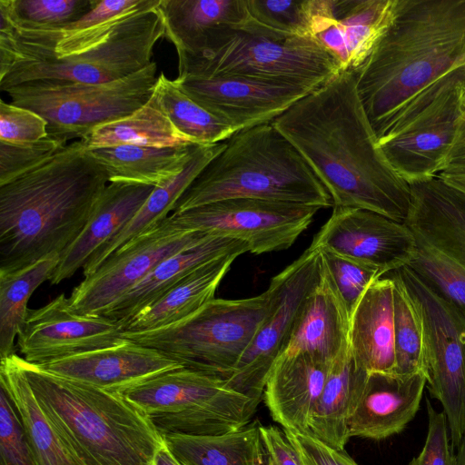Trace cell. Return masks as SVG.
Segmentation results:
<instances>
[{
  "label": "cell",
  "instance_id": "46",
  "mask_svg": "<svg viewBox=\"0 0 465 465\" xmlns=\"http://www.w3.org/2000/svg\"><path fill=\"white\" fill-rule=\"evenodd\" d=\"M428 432L424 446L409 465H455L449 425L443 411H436L426 399Z\"/></svg>",
  "mask_w": 465,
  "mask_h": 465
},
{
  "label": "cell",
  "instance_id": "22",
  "mask_svg": "<svg viewBox=\"0 0 465 465\" xmlns=\"http://www.w3.org/2000/svg\"><path fill=\"white\" fill-rule=\"evenodd\" d=\"M426 378L412 374L371 372L353 413L349 419V437L381 440L401 432L415 417Z\"/></svg>",
  "mask_w": 465,
  "mask_h": 465
},
{
  "label": "cell",
  "instance_id": "1",
  "mask_svg": "<svg viewBox=\"0 0 465 465\" xmlns=\"http://www.w3.org/2000/svg\"><path fill=\"white\" fill-rule=\"evenodd\" d=\"M272 123L308 163L333 207L369 210L404 223L410 185L378 145L354 71L340 72Z\"/></svg>",
  "mask_w": 465,
  "mask_h": 465
},
{
  "label": "cell",
  "instance_id": "6",
  "mask_svg": "<svg viewBox=\"0 0 465 465\" xmlns=\"http://www.w3.org/2000/svg\"><path fill=\"white\" fill-rule=\"evenodd\" d=\"M232 198L316 206L332 201L292 143L272 123L239 131L199 173L172 213Z\"/></svg>",
  "mask_w": 465,
  "mask_h": 465
},
{
  "label": "cell",
  "instance_id": "20",
  "mask_svg": "<svg viewBox=\"0 0 465 465\" xmlns=\"http://www.w3.org/2000/svg\"><path fill=\"white\" fill-rule=\"evenodd\" d=\"M404 224L415 241L465 269V193L434 176L409 183Z\"/></svg>",
  "mask_w": 465,
  "mask_h": 465
},
{
  "label": "cell",
  "instance_id": "8",
  "mask_svg": "<svg viewBox=\"0 0 465 465\" xmlns=\"http://www.w3.org/2000/svg\"><path fill=\"white\" fill-rule=\"evenodd\" d=\"M147 416L160 433L219 435L251 422L259 401L224 380L183 367L119 391Z\"/></svg>",
  "mask_w": 465,
  "mask_h": 465
},
{
  "label": "cell",
  "instance_id": "34",
  "mask_svg": "<svg viewBox=\"0 0 465 465\" xmlns=\"http://www.w3.org/2000/svg\"><path fill=\"white\" fill-rule=\"evenodd\" d=\"M258 420L219 435H163L182 465H263V446Z\"/></svg>",
  "mask_w": 465,
  "mask_h": 465
},
{
  "label": "cell",
  "instance_id": "13",
  "mask_svg": "<svg viewBox=\"0 0 465 465\" xmlns=\"http://www.w3.org/2000/svg\"><path fill=\"white\" fill-rule=\"evenodd\" d=\"M319 207L252 198L225 199L170 217L188 231L245 242L253 254L290 248L311 224Z\"/></svg>",
  "mask_w": 465,
  "mask_h": 465
},
{
  "label": "cell",
  "instance_id": "27",
  "mask_svg": "<svg viewBox=\"0 0 465 465\" xmlns=\"http://www.w3.org/2000/svg\"><path fill=\"white\" fill-rule=\"evenodd\" d=\"M349 325L348 312L321 263L320 282L306 298L282 355L309 352L332 362L349 346Z\"/></svg>",
  "mask_w": 465,
  "mask_h": 465
},
{
  "label": "cell",
  "instance_id": "39",
  "mask_svg": "<svg viewBox=\"0 0 465 465\" xmlns=\"http://www.w3.org/2000/svg\"><path fill=\"white\" fill-rule=\"evenodd\" d=\"M393 281L395 372L412 374L423 370L424 340L420 318L406 288L394 271L384 274ZM423 372V371H422Z\"/></svg>",
  "mask_w": 465,
  "mask_h": 465
},
{
  "label": "cell",
  "instance_id": "50",
  "mask_svg": "<svg viewBox=\"0 0 465 465\" xmlns=\"http://www.w3.org/2000/svg\"><path fill=\"white\" fill-rule=\"evenodd\" d=\"M465 171V110L458 125L456 136L442 172Z\"/></svg>",
  "mask_w": 465,
  "mask_h": 465
},
{
  "label": "cell",
  "instance_id": "3",
  "mask_svg": "<svg viewBox=\"0 0 465 465\" xmlns=\"http://www.w3.org/2000/svg\"><path fill=\"white\" fill-rule=\"evenodd\" d=\"M161 0L89 28H32L0 19V89L41 79L100 84L131 75L152 61L165 28Z\"/></svg>",
  "mask_w": 465,
  "mask_h": 465
},
{
  "label": "cell",
  "instance_id": "38",
  "mask_svg": "<svg viewBox=\"0 0 465 465\" xmlns=\"http://www.w3.org/2000/svg\"><path fill=\"white\" fill-rule=\"evenodd\" d=\"M245 6L235 29L276 40L312 38L310 0H245Z\"/></svg>",
  "mask_w": 465,
  "mask_h": 465
},
{
  "label": "cell",
  "instance_id": "14",
  "mask_svg": "<svg viewBox=\"0 0 465 465\" xmlns=\"http://www.w3.org/2000/svg\"><path fill=\"white\" fill-rule=\"evenodd\" d=\"M279 290L273 309L265 319L232 374V390L261 401L269 374L284 351L298 314L321 279V255L310 245L278 274Z\"/></svg>",
  "mask_w": 465,
  "mask_h": 465
},
{
  "label": "cell",
  "instance_id": "15",
  "mask_svg": "<svg viewBox=\"0 0 465 465\" xmlns=\"http://www.w3.org/2000/svg\"><path fill=\"white\" fill-rule=\"evenodd\" d=\"M207 234L184 230L169 215L126 242L94 273L84 277L69 296L73 309L78 314L104 315L163 260Z\"/></svg>",
  "mask_w": 465,
  "mask_h": 465
},
{
  "label": "cell",
  "instance_id": "26",
  "mask_svg": "<svg viewBox=\"0 0 465 465\" xmlns=\"http://www.w3.org/2000/svg\"><path fill=\"white\" fill-rule=\"evenodd\" d=\"M247 252H250L249 246L242 241L207 234L163 260L104 316L119 322L122 326L203 264L229 254L242 255Z\"/></svg>",
  "mask_w": 465,
  "mask_h": 465
},
{
  "label": "cell",
  "instance_id": "16",
  "mask_svg": "<svg viewBox=\"0 0 465 465\" xmlns=\"http://www.w3.org/2000/svg\"><path fill=\"white\" fill-rule=\"evenodd\" d=\"M181 90L235 133L273 122L316 88L237 75H184Z\"/></svg>",
  "mask_w": 465,
  "mask_h": 465
},
{
  "label": "cell",
  "instance_id": "47",
  "mask_svg": "<svg viewBox=\"0 0 465 465\" xmlns=\"http://www.w3.org/2000/svg\"><path fill=\"white\" fill-rule=\"evenodd\" d=\"M283 430L302 465H359L345 450H336L310 433Z\"/></svg>",
  "mask_w": 465,
  "mask_h": 465
},
{
  "label": "cell",
  "instance_id": "37",
  "mask_svg": "<svg viewBox=\"0 0 465 465\" xmlns=\"http://www.w3.org/2000/svg\"><path fill=\"white\" fill-rule=\"evenodd\" d=\"M161 111L173 124L195 144H214L227 141L235 131L186 95L174 80L161 73L152 94Z\"/></svg>",
  "mask_w": 465,
  "mask_h": 465
},
{
  "label": "cell",
  "instance_id": "36",
  "mask_svg": "<svg viewBox=\"0 0 465 465\" xmlns=\"http://www.w3.org/2000/svg\"><path fill=\"white\" fill-rule=\"evenodd\" d=\"M60 258L50 256L14 272H0V359L15 353V338L25 321L29 298L50 280Z\"/></svg>",
  "mask_w": 465,
  "mask_h": 465
},
{
  "label": "cell",
  "instance_id": "51",
  "mask_svg": "<svg viewBox=\"0 0 465 465\" xmlns=\"http://www.w3.org/2000/svg\"><path fill=\"white\" fill-rule=\"evenodd\" d=\"M442 180L465 193V171L441 172L438 174Z\"/></svg>",
  "mask_w": 465,
  "mask_h": 465
},
{
  "label": "cell",
  "instance_id": "35",
  "mask_svg": "<svg viewBox=\"0 0 465 465\" xmlns=\"http://www.w3.org/2000/svg\"><path fill=\"white\" fill-rule=\"evenodd\" d=\"M81 140L89 150L125 144L158 148L195 144L173 124L152 97L134 113L95 127Z\"/></svg>",
  "mask_w": 465,
  "mask_h": 465
},
{
  "label": "cell",
  "instance_id": "33",
  "mask_svg": "<svg viewBox=\"0 0 465 465\" xmlns=\"http://www.w3.org/2000/svg\"><path fill=\"white\" fill-rule=\"evenodd\" d=\"M195 145L158 148L125 144L90 152L106 169L109 183L157 187L183 171Z\"/></svg>",
  "mask_w": 465,
  "mask_h": 465
},
{
  "label": "cell",
  "instance_id": "48",
  "mask_svg": "<svg viewBox=\"0 0 465 465\" xmlns=\"http://www.w3.org/2000/svg\"><path fill=\"white\" fill-rule=\"evenodd\" d=\"M263 465H302L297 450L284 430L274 425L260 426Z\"/></svg>",
  "mask_w": 465,
  "mask_h": 465
},
{
  "label": "cell",
  "instance_id": "4",
  "mask_svg": "<svg viewBox=\"0 0 465 465\" xmlns=\"http://www.w3.org/2000/svg\"><path fill=\"white\" fill-rule=\"evenodd\" d=\"M465 65V0H397L392 22L355 72L379 138L418 95Z\"/></svg>",
  "mask_w": 465,
  "mask_h": 465
},
{
  "label": "cell",
  "instance_id": "41",
  "mask_svg": "<svg viewBox=\"0 0 465 465\" xmlns=\"http://www.w3.org/2000/svg\"><path fill=\"white\" fill-rule=\"evenodd\" d=\"M94 0H0V19L32 28L63 27L84 15Z\"/></svg>",
  "mask_w": 465,
  "mask_h": 465
},
{
  "label": "cell",
  "instance_id": "24",
  "mask_svg": "<svg viewBox=\"0 0 465 465\" xmlns=\"http://www.w3.org/2000/svg\"><path fill=\"white\" fill-rule=\"evenodd\" d=\"M348 342L367 372L394 373L393 281L385 275L365 290L350 318Z\"/></svg>",
  "mask_w": 465,
  "mask_h": 465
},
{
  "label": "cell",
  "instance_id": "2",
  "mask_svg": "<svg viewBox=\"0 0 465 465\" xmlns=\"http://www.w3.org/2000/svg\"><path fill=\"white\" fill-rule=\"evenodd\" d=\"M108 182L104 166L76 140L0 185V272L62 257Z\"/></svg>",
  "mask_w": 465,
  "mask_h": 465
},
{
  "label": "cell",
  "instance_id": "28",
  "mask_svg": "<svg viewBox=\"0 0 465 465\" xmlns=\"http://www.w3.org/2000/svg\"><path fill=\"white\" fill-rule=\"evenodd\" d=\"M158 7L178 59L199 54L218 30L246 15L245 0H161Z\"/></svg>",
  "mask_w": 465,
  "mask_h": 465
},
{
  "label": "cell",
  "instance_id": "44",
  "mask_svg": "<svg viewBox=\"0 0 465 465\" xmlns=\"http://www.w3.org/2000/svg\"><path fill=\"white\" fill-rule=\"evenodd\" d=\"M67 144L49 135L27 143L0 142V185L30 170Z\"/></svg>",
  "mask_w": 465,
  "mask_h": 465
},
{
  "label": "cell",
  "instance_id": "53",
  "mask_svg": "<svg viewBox=\"0 0 465 465\" xmlns=\"http://www.w3.org/2000/svg\"><path fill=\"white\" fill-rule=\"evenodd\" d=\"M455 465H465V434L458 447V453L455 456Z\"/></svg>",
  "mask_w": 465,
  "mask_h": 465
},
{
  "label": "cell",
  "instance_id": "7",
  "mask_svg": "<svg viewBox=\"0 0 465 465\" xmlns=\"http://www.w3.org/2000/svg\"><path fill=\"white\" fill-rule=\"evenodd\" d=\"M278 290L276 274L259 295L214 298L173 324L122 336L158 351L183 368L226 381L273 309Z\"/></svg>",
  "mask_w": 465,
  "mask_h": 465
},
{
  "label": "cell",
  "instance_id": "30",
  "mask_svg": "<svg viewBox=\"0 0 465 465\" xmlns=\"http://www.w3.org/2000/svg\"><path fill=\"white\" fill-rule=\"evenodd\" d=\"M239 256L229 254L198 267L123 324V332L153 331L190 316L214 299L220 282Z\"/></svg>",
  "mask_w": 465,
  "mask_h": 465
},
{
  "label": "cell",
  "instance_id": "19",
  "mask_svg": "<svg viewBox=\"0 0 465 465\" xmlns=\"http://www.w3.org/2000/svg\"><path fill=\"white\" fill-rule=\"evenodd\" d=\"M397 0H310L311 35L341 72L356 71L391 25Z\"/></svg>",
  "mask_w": 465,
  "mask_h": 465
},
{
  "label": "cell",
  "instance_id": "10",
  "mask_svg": "<svg viewBox=\"0 0 465 465\" xmlns=\"http://www.w3.org/2000/svg\"><path fill=\"white\" fill-rule=\"evenodd\" d=\"M313 38L276 40L225 26L197 55L178 59V76L237 75L318 88L340 73Z\"/></svg>",
  "mask_w": 465,
  "mask_h": 465
},
{
  "label": "cell",
  "instance_id": "45",
  "mask_svg": "<svg viewBox=\"0 0 465 465\" xmlns=\"http://www.w3.org/2000/svg\"><path fill=\"white\" fill-rule=\"evenodd\" d=\"M48 135L46 121L35 112L0 101V142L27 143Z\"/></svg>",
  "mask_w": 465,
  "mask_h": 465
},
{
  "label": "cell",
  "instance_id": "9",
  "mask_svg": "<svg viewBox=\"0 0 465 465\" xmlns=\"http://www.w3.org/2000/svg\"><path fill=\"white\" fill-rule=\"evenodd\" d=\"M156 71L153 61L143 69L112 82L41 79L20 84L6 93L12 104L30 109L46 121L49 136L68 143L144 105L152 97Z\"/></svg>",
  "mask_w": 465,
  "mask_h": 465
},
{
  "label": "cell",
  "instance_id": "5",
  "mask_svg": "<svg viewBox=\"0 0 465 465\" xmlns=\"http://www.w3.org/2000/svg\"><path fill=\"white\" fill-rule=\"evenodd\" d=\"M42 411L83 465H152L163 444L149 416L120 392L22 361Z\"/></svg>",
  "mask_w": 465,
  "mask_h": 465
},
{
  "label": "cell",
  "instance_id": "42",
  "mask_svg": "<svg viewBox=\"0 0 465 465\" xmlns=\"http://www.w3.org/2000/svg\"><path fill=\"white\" fill-rule=\"evenodd\" d=\"M322 267L351 318L354 308L368 286L381 277L371 266L318 248Z\"/></svg>",
  "mask_w": 465,
  "mask_h": 465
},
{
  "label": "cell",
  "instance_id": "49",
  "mask_svg": "<svg viewBox=\"0 0 465 465\" xmlns=\"http://www.w3.org/2000/svg\"><path fill=\"white\" fill-rule=\"evenodd\" d=\"M145 0H94L92 8L80 19L63 27L64 30H79L95 26L114 19L142 5Z\"/></svg>",
  "mask_w": 465,
  "mask_h": 465
},
{
  "label": "cell",
  "instance_id": "32",
  "mask_svg": "<svg viewBox=\"0 0 465 465\" xmlns=\"http://www.w3.org/2000/svg\"><path fill=\"white\" fill-rule=\"evenodd\" d=\"M0 360V384L21 416L36 465H83L38 404L23 370V358L14 353Z\"/></svg>",
  "mask_w": 465,
  "mask_h": 465
},
{
  "label": "cell",
  "instance_id": "43",
  "mask_svg": "<svg viewBox=\"0 0 465 465\" xmlns=\"http://www.w3.org/2000/svg\"><path fill=\"white\" fill-rule=\"evenodd\" d=\"M0 465H36L21 416L12 397L1 384Z\"/></svg>",
  "mask_w": 465,
  "mask_h": 465
},
{
  "label": "cell",
  "instance_id": "11",
  "mask_svg": "<svg viewBox=\"0 0 465 465\" xmlns=\"http://www.w3.org/2000/svg\"><path fill=\"white\" fill-rule=\"evenodd\" d=\"M464 110L465 65L408 104L378 138V145L408 183L437 176L444 170Z\"/></svg>",
  "mask_w": 465,
  "mask_h": 465
},
{
  "label": "cell",
  "instance_id": "21",
  "mask_svg": "<svg viewBox=\"0 0 465 465\" xmlns=\"http://www.w3.org/2000/svg\"><path fill=\"white\" fill-rule=\"evenodd\" d=\"M39 367L60 376L119 392L153 376L182 366L154 349L125 339L111 347Z\"/></svg>",
  "mask_w": 465,
  "mask_h": 465
},
{
  "label": "cell",
  "instance_id": "23",
  "mask_svg": "<svg viewBox=\"0 0 465 465\" xmlns=\"http://www.w3.org/2000/svg\"><path fill=\"white\" fill-rule=\"evenodd\" d=\"M332 362L309 352L284 354L267 379L263 400L283 430L309 433V422Z\"/></svg>",
  "mask_w": 465,
  "mask_h": 465
},
{
  "label": "cell",
  "instance_id": "29",
  "mask_svg": "<svg viewBox=\"0 0 465 465\" xmlns=\"http://www.w3.org/2000/svg\"><path fill=\"white\" fill-rule=\"evenodd\" d=\"M369 372L355 362L349 346L332 361L309 422V433L344 450L349 419L361 397Z\"/></svg>",
  "mask_w": 465,
  "mask_h": 465
},
{
  "label": "cell",
  "instance_id": "40",
  "mask_svg": "<svg viewBox=\"0 0 465 465\" xmlns=\"http://www.w3.org/2000/svg\"><path fill=\"white\" fill-rule=\"evenodd\" d=\"M407 266L433 293L465 315L463 267L418 242Z\"/></svg>",
  "mask_w": 465,
  "mask_h": 465
},
{
  "label": "cell",
  "instance_id": "25",
  "mask_svg": "<svg viewBox=\"0 0 465 465\" xmlns=\"http://www.w3.org/2000/svg\"><path fill=\"white\" fill-rule=\"evenodd\" d=\"M154 186L110 183L78 238L62 255L50 282L58 284L83 268L88 259L117 234L136 214Z\"/></svg>",
  "mask_w": 465,
  "mask_h": 465
},
{
  "label": "cell",
  "instance_id": "17",
  "mask_svg": "<svg viewBox=\"0 0 465 465\" xmlns=\"http://www.w3.org/2000/svg\"><path fill=\"white\" fill-rule=\"evenodd\" d=\"M119 322L104 315L78 314L61 293L45 306L29 309L17 335L24 360L44 365L123 342Z\"/></svg>",
  "mask_w": 465,
  "mask_h": 465
},
{
  "label": "cell",
  "instance_id": "31",
  "mask_svg": "<svg viewBox=\"0 0 465 465\" xmlns=\"http://www.w3.org/2000/svg\"><path fill=\"white\" fill-rule=\"evenodd\" d=\"M224 146L225 142L195 145L183 171L169 182L154 187L134 218L88 259L83 267L84 276L94 273L110 255L126 242L167 218L186 189Z\"/></svg>",
  "mask_w": 465,
  "mask_h": 465
},
{
  "label": "cell",
  "instance_id": "12",
  "mask_svg": "<svg viewBox=\"0 0 465 465\" xmlns=\"http://www.w3.org/2000/svg\"><path fill=\"white\" fill-rule=\"evenodd\" d=\"M394 272L420 318L426 386L443 407L454 450L465 434V315L433 293L407 265Z\"/></svg>",
  "mask_w": 465,
  "mask_h": 465
},
{
  "label": "cell",
  "instance_id": "52",
  "mask_svg": "<svg viewBox=\"0 0 465 465\" xmlns=\"http://www.w3.org/2000/svg\"><path fill=\"white\" fill-rule=\"evenodd\" d=\"M152 465H182L172 454L163 441V446L158 450Z\"/></svg>",
  "mask_w": 465,
  "mask_h": 465
},
{
  "label": "cell",
  "instance_id": "18",
  "mask_svg": "<svg viewBox=\"0 0 465 465\" xmlns=\"http://www.w3.org/2000/svg\"><path fill=\"white\" fill-rule=\"evenodd\" d=\"M378 269L381 275L409 264L416 241L403 223L372 211L333 207L311 243Z\"/></svg>",
  "mask_w": 465,
  "mask_h": 465
}]
</instances>
